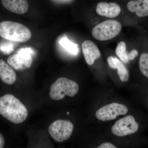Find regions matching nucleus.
<instances>
[{"label":"nucleus","instance_id":"nucleus-1","mask_svg":"<svg viewBox=\"0 0 148 148\" xmlns=\"http://www.w3.org/2000/svg\"><path fill=\"white\" fill-rule=\"evenodd\" d=\"M0 114L8 121L19 124L28 117V110L21 101L14 95L7 94L0 98Z\"/></svg>","mask_w":148,"mask_h":148},{"label":"nucleus","instance_id":"nucleus-2","mask_svg":"<svg viewBox=\"0 0 148 148\" xmlns=\"http://www.w3.org/2000/svg\"><path fill=\"white\" fill-rule=\"evenodd\" d=\"M0 36L12 41L24 42L31 39L32 34L29 28L23 24L5 21L0 23Z\"/></svg>","mask_w":148,"mask_h":148},{"label":"nucleus","instance_id":"nucleus-3","mask_svg":"<svg viewBox=\"0 0 148 148\" xmlns=\"http://www.w3.org/2000/svg\"><path fill=\"white\" fill-rule=\"evenodd\" d=\"M79 87L77 82L66 77H60L51 85L49 95L51 99L60 101L66 95L73 97L76 95Z\"/></svg>","mask_w":148,"mask_h":148},{"label":"nucleus","instance_id":"nucleus-4","mask_svg":"<svg viewBox=\"0 0 148 148\" xmlns=\"http://www.w3.org/2000/svg\"><path fill=\"white\" fill-rule=\"evenodd\" d=\"M121 29L122 25L119 21L109 19L97 24L92 29L91 34L98 40H108L119 34Z\"/></svg>","mask_w":148,"mask_h":148},{"label":"nucleus","instance_id":"nucleus-5","mask_svg":"<svg viewBox=\"0 0 148 148\" xmlns=\"http://www.w3.org/2000/svg\"><path fill=\"white\" fill-rule=\"evenodd\" d=\"M73 130V123L66 120L55 121L48 127L49 132L51 138L58 143L68 140L71 136Z\"/></svg>","mask_w":148,"mask_h":148},{"label":"nucleus","instance_id":"nucleus-6","mask_svg":"<svg viewBox=\"0 0 148 148\" xmlns=\"http://www.w3.org/2000/svg\"><path fill=\"white\" fill-rule=\"evenodd\" d=\"M139 129V124L135 117L131 115L120 119L111 128L112 133L119 137H123L136 133Z\"/></svg>","mask_w":148,"mask_h":148},{"label":"nucleus","instance_id":"nucleus-7","mask_svg":"<svg viewBox=\"0 0 148 148\" xmlns=\"http://www.w3.org/2000/svg\"><path fill=\"white\" fill-rule=\"evenodd\" d=\"M127 107L123 104L113 103L101 107L95 112L96 119L103 121L115 119L118 116L126 114L128 112Z\"/></svg>","mask_w":148,"mask_h":148},{"label":"nucleus","instance_id":"nucleus-8","mask_svg":"<svg viewBox=\"0 0 148 148\" xmlns=\"http://www.w3.org/2000/svg\"><path fill=\"white\" fill-rule=\"evenodd\" d=\"M33 51L30 48L21 49L17 53L9 56L7 62L9 65L16 70L29 69L32 66Z\"/></svg>","mask_w":148,"mask_h":148},{"label":"nucleus","instance_id":"nucleus-9","mask_svg":"<svg viewBox=\"0 0 148 148\" xmlns=\"http://www.w3.org/2000/svg\"><path fill=\"white\" fill-rule=\"evenodd\" d=\"M82 47L85 59L88 65H92L95 60L101 56L100 50L97 46L92 41L85 40L82 43Z\"/></svg>","mask_w":148,"mask_h":148},{"label":"nucleus","instance_id":"nucleus-10","mask_svg":"<svg viewBox=\"0 0 148 148\" xmlns=\"http://www.w3.org/2000/svg\"><path fill=\"white\" fill-rule=\"evenodd\" d=\"M96 12L101 16L113 18L119 15L121 12V8L116 3L101 2L97 4Z\"/></svg>","mask_w":148,"mask_h":148},{"label":"nucleus","instance_id":"nucleus-11","mask_svg":"<svg viewBox=\"0 0 148 148\" xmlns=\"http://www.w3.org/2000/svg\"><path fill=\"white\" fill-rule=\"evenodd\" d=\"M1 1L8 10L17 14H24L29 9V4L26 0H2Z\"/></svg>","mask_w":148,"mask_h":148},{"label":"nucleus","instance_id":"nucleus-12","mask_svg":"<svg viewBox=\"0 0 148 148\" xmlns=\"http://www.w3.org/2000/svg\"><path fill=\"white\" fill-rule=\"evenodd\" d=\"M107 61L112 69H117V73L121 81H128L130 77L129 72L121 60L114 56H110L108 57Z\"/></svg>","mask_w":148,"mask_h":148},{"label":"nucleus","instance_id":"nucleus-13","mask_svg":"<svg viewBox=\"0 0 148 148\" xmlns=\"http://www.w3.org/2000/svg\"><path fill=\"white\" fill-rule=\"evenodd\" d=\"M0 77L2 81L8 85L13 84L16 80L15 71L2 58L0 59Z\"/></svg>","mask_w":148,"mask_h":148},{"label":"nucleus","instance_id":"nucleus-14","mask_svg":"<svg viewBox=\"0 0 148 148\" xmlns=\"http://www.w3.org/2000/svg\"><path fill=\"white\" fill-rule=\"evenodd\" d=\"M127 6L130 11L135 12L139 17L148 16V0L131 1L127 3Z\"/></svg>","mask_w":148,"mask_h":148},{"label":"nucleus","instance_id":"nucleus-15","mask_svg":"<svg viewBox=\"0 0 148 148\" xmlns=\"http://www.w3.org/2000/svg\"><path fill=\"white\" fill-rule=\"evenodd\" d=\"M116 53L120 60L125 64L130 61L128 53L126 51V45L123 41H121L118 44L115 50Z\"/></svg>","mask_w":148,"mask_h":148},{"label":"nucleus","instance_id":"nucleus-16","mask_svg":"<svg viewBox=\"0 0 148 148\" xmlns=\"http://www.w3.org/2000/svg\"><path fill=\"white\" fill-rule=\"evenodd\" d=\"M59 44L70 53L77 55L78 53V45L72 42L66 37L62 38L59 42Z\"/></svg>","mask_w":148,"mask_h":148},{"label":"nucleus","instance_id":"nucleus-17","mask_svg":"<svg viewBox=\"0 0 148 148\" xmlns=\"http://www.w3.org/2000/svg\"><path fill=\"white\" fill-rule=\"evenodd\" d=\"M139 68L142 73L148 78V53H143L140 55Z\"/></svg>","mask_w":148,"mask_h":148},{"label":"nucleus","instance_id":"nucleus-18","mask_svg":"<svg viewBox=\"0 0 148 148\" xmlns=\"http://www.w3.org/2000/svg\"><path fill=\"white\" fill-rule=\"evenodd\" d=\"M95 148H118V147L113 143L106 142L101 143Z\"/></svg>","mask_w":148,"mask_h":148},{"label":"nucleus","instance_id":"nucleus-19","mask_svg":"<svg viewBox=\"0 0 148 148\" xmlns=\"http://www.w3.org/2000/svg\"><path fill=\"white\" fill-rule=\"evenodd\" d=\"M138 50L135 49H132L128 53V57H129L130 60H134L138 56Z\"/></svg>","mask_w":148,"mask_h":148},{"label":"nucleus","instance_id":"nucleus-20","mask_svg":"<svg viewBox=\"0 0 148 148\" xmlns=\"http://www.w3.org/2000/svg\"><path fill=\"white\" fill-rule=\"evenodd\" d=\"M5 140L2 133H0V148H4Z\"/></svg>","mask_w":148,"mask_h":148},{"label":"nucleus","instance_id":"nucleus-21","mask_svg":"<svg viewBox=\"0 0 148 148\" xmlns=\"http://www.w3.org/2000/svg\"><path fill=\"white\" fill-rule=\"evenodd\" d=\"M51 2L57 3L60 4H65L69 3H71L72 2L74 1H71V0H57V1H51Z\"/></svg>","mask_w":148,"mask_h":148},{"label":"nucleus","instance_id":"nucleus-22","mask_svg":"<svg viewBox=\"0 0 148 148\" xmlns=\"http://www.w3.org/2000/svg\"></svg>","mask_w":148,"mask_h":148},{"label":"nucleus","instance_id":"nucleus-23","mask_svg":"<svg viewBox=\"0 0 148 148\" xmlns=\"http://www.w3.org/2000/svg\"></svg>","mask_w":148,"mask_h":148}]
</instances>
